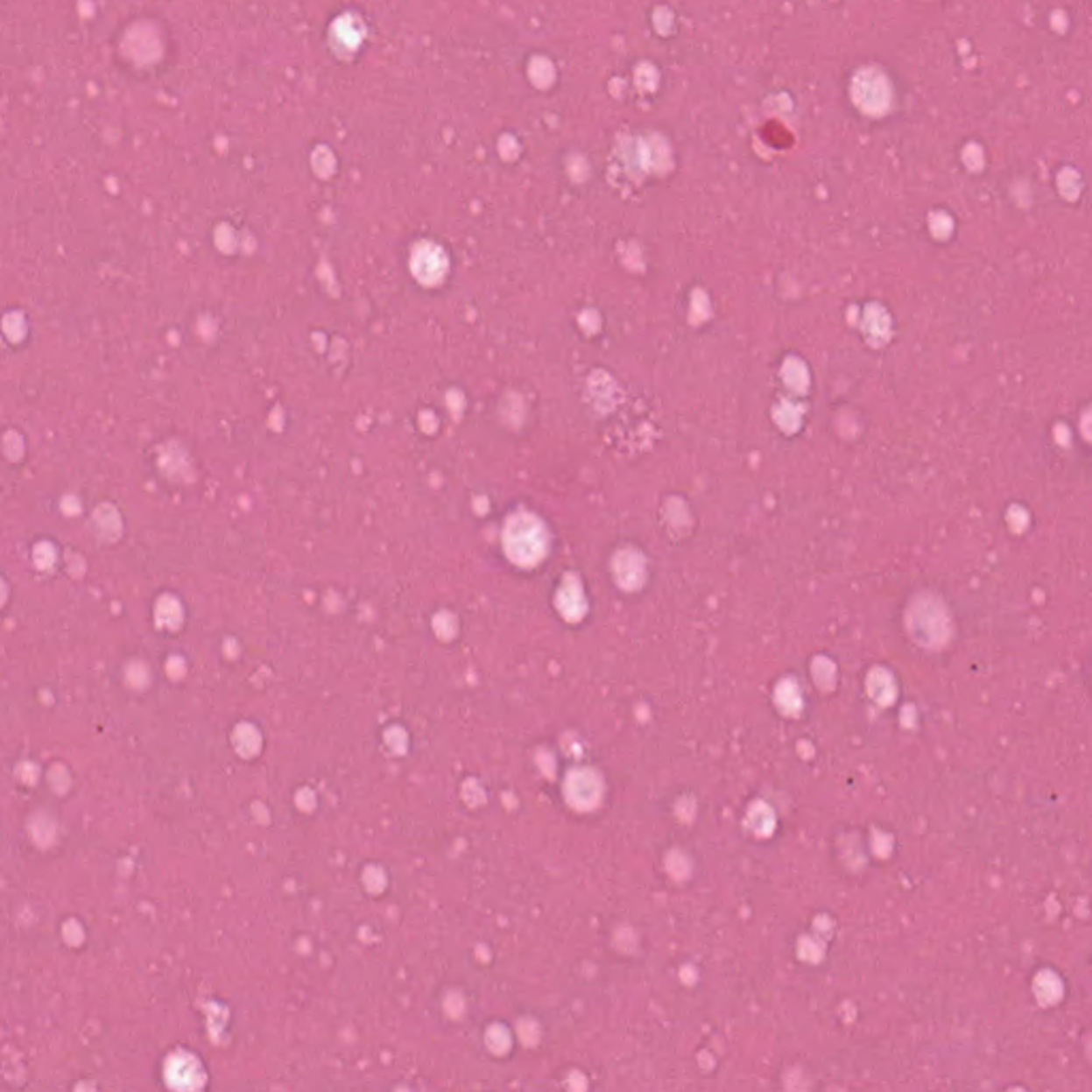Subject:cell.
I'll use <instances>...</instances> for the list:
<instances>
[{
  "label": "cell",
  "mask_w": 1092,
  "mask_h": 1092,
  "mask_svg": "<svg viewBox=\"0 0 1092 1092\" xmlns=\"http://www.w3.org/2000/svg\"><path fill=\"white\" fill-rule=\"evenodd\" d=\"M546 533L533 517L512 518L506 527V551L521 566H532L545 555Z\"/></svg>",
  "instance_id": "6da1fadb"
},
{
  "label": "cell",
  "mask_w": 1092,
  "mask_h": 1092,
  "mask_svg": "<svg viewBox=\"0 0 1092 1092\" xmlns=\"http://www.w3.org/2000/svg\"><path fill=\"white\" fill-rule=\"evenodd\" d=\"M600 778L594 772L576 771L567 777L566 794L570 805H574L576 809H589V807H594L597 798H600Z\"/></svg>",
  "instance_id": "7a4b0ae2"
}]
</instances>
